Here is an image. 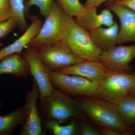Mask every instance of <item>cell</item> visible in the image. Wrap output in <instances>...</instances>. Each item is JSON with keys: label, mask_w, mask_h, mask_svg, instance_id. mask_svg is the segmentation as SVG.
<instances>
[{"label": "cell", "mask_w": 135, "mask_h": 135, "mask_svg": "<svg viewBox=\"0 0 135 135\" xmlns=\"http://www.w3.org/2000/svg\"><path fill=\"white\" fill-rule=\"evenodd\" d=\"M80 109L101 127L117 131L123 135L133 134L132 128L126 126L116 105L96 97L79 99Z\"/></svg>", "instance_id": "obj_1"}, {"label": "cell", "mask_w": 135, "mask_h": 135, "mask_svg": "<svg viewBox=\"0 0 135 135\" xmlns=\"http://www.w3.org/2000/svg\"><path fill=\"white\" fill-rule=\"evenodd\" d=\"M135 85L133 74L108 70L98 83L95 97L116 104L129 94Z\"/></svg>", "instance_id": "obj_2"}, {"label": "cell", "mask_w": 135, "mask_h": 135, "mask_svg": "<svg viewBox=\"0 0 135 135\" xmlns=\"http://www.w3.org/2000/svg\"><path fill=\"white\" fill-rule=\"evenodd\" d=\"M62 40L75 55L85 60H99L102 51L95 45L89 32L77 24L69 16Z\"/></svg>", "instance_id": "obj_3"}, {"label": "cell", "mask_w": 135, "mask_h": 135, "mask_svg": "<svg viewBox=\"0 0 135 135\" xmlns=\"http://www.w3.org/2000/svg\"><path fill=\"white\" fill-rule=\"evenodd\" d=\"M69 16L58 3L54 2L38 33L28 45L46 46L62 41Z\"/></svg>", "instance_id": "obj_4"}, {"label": "cell", "mask_w": 135, "mask_h": 135, "mask_svg": "<svg viewBox=\"0 0 135 135\" xmlns=\"http://www.w3.org/2000/svg\"><path fill=\"white\" fill-rule=\"evenodd\" d=\"M41 101L47 120L62 123L70 118L80 117L79 104L55 88Z\"/></svg>", "instance_id": "obj_5"}, {"label": "cell", "mask_w": 135, "mask_h": 135, "mask_svg": "<svg viewBox=\"0 0 135 135\" xmlns=\"http://www.w3.org/2000/svg\"><path fill=\"white\" fill-rule=\"evenodd\" d=\"M33 47L41 60L52 71H59L84 60L75 55L62 40L51 45Z\"/></svg>", "instance_id": "obj_6"}, {"label": "cell", "mask_w": 135, "mask_h": 135, "mask_svg": "<svg viewBox=\"0 0 135 135\" xmlns=\"http://www.w3.org/2000/svg\"><path fill=\"white\" fill-rule=\"evenodd\" d=\"M50 78L54 88L68 94L84 97H95L99 83L57 71H50Z\"/></svg>", "instance_id": "obj_7"}, {"label": "cell", "mask_w": 135, "mask_h": 135, "mask_svg": "<svg viewBox=\"0 0 135 135\" xmlns=\"http://www.w3.org/2000/svg\"><path fill=\"white\" fill-rule=\"evenodd\" d=\"M27 46L22 55L28 63L30 74L38 86L40 98L42 100L49 95L54 89L50 78V70L41 60L35 48Z\"/></svg>", "instance_id": "obj_8"}, {"label": "cell", "mask_w": 135, "mask_h": 135, "mask_svg": "<svg viewBox=\"0 0 135 135\" xmlns=\"http://www.w3.org/2000/svg\"><path fill=\"white\" fill-rule=\"evenodd\" d=\"M39 98H40V91L35 81L33 79L31 89L27 92L26 96L24 105L26 117L19 135L43 134L41 119L39 114L37 104Z\"/></svg>", "instance_id": "obj_9"}, {"label": "cell", "mask_w": 135, "mask_h": 135, "mask_svg": "<svg viewBox=\"0 0 135 135\" xmlns=\"http://www.w3.org/2000/svg\"><path fill=\"white\" fill-rule=\"evenodd\" d=\"M135 58V44L128 46H115L102 51L99 60L108 70L129 73L130 63Z\"/></svg>", "instance_id": "obj_10"}, {"label": "cell", "mask_w": 135, "mask_h": 135, "mask_svg": "<svg viewBox=\"0 0 135 135\" xmlns=\"http://www.w3.org/2000/svg\"><path fill=\"white\" fill-rule=\"evenodd\" d=\"M107 7L118 17L120 22L118 44L135 42V12L116 2H109Z\"/></svg>", "instance_id": "obj_11"}, {"label": "cell", "mask_w": 135, "mask_h": 135, "mask_svg": "<svg viewBox=\"0 0 135 135\" xmlns=\"http://www.w3.org/2000/svg\"><path fill=\"white\" fill-rule=\"evenodd\" d=\"M108 70L99 60H84L57 71L67 75L80 76L92 81L99 82Z\"/></svg>", "instance_id": "obj_12"}, {"label": "cell", "mask_w": 135, "mask_h": 135, "mask_svg": "<svg viewBox=\"0 0 135 135\" xmlns=\"http://www.w3.org/2000/svg\"><path fill=\"white\" fill-rule=\"evenodd\" d=\"M30 18L31 23L23 34L13 43L1 50L0 60L10 55L22 53L24 48L28 46L38 33L43 24L42 21L37 16H32Z\"/></svg>", "instance_id": "obj_13"}, {"label": "cell", "mask_w": 135, "mask_h": 135, "mask_svg": "<svg viewBox=\"0 0 135 135\" xmlns=\"http://www.w3.org/2000/svg\"><path fill=\"white\" fill-rule=\"evenodd\" d=\"M97 8L87 9L86 11L82 16L75 18L77 24L86 29L90 31L101 27L103 26L110 27L115 23L113 15L108 8L102 10L100 14L97 12Z\"/></svg>", "instance_id": "obj_14"}, {"label": "cell", "mask_w": 135, "mask_h": 135, "mask_svg": "<svg viewBox=\"0 0 135 135\" xmlns=\"http://www.w3.org/2000/svg\"><path fill=\"white\" fill-rule=\"evenodd\" d=\"M119 25L116 22L106 28L102 27L89 31L92 41L102 51L107 50L118 44Z\"/></svg>", "instance_id": "obj_15"}, {"label": "cell", "mask_w": 135, "mask_h": 135, "mask_svg": "<svg viewBox=\"0 0 135 135\" xmlns=\"http://www.w3.org/2000/svg\"><path fill=\"white\" fill-rule=\"evenodd\" d=\"M0 61V75L11 74L20 77H27L30 74L28 63L21 53L10 55Z\"/></svg>", "instance_id": "obj_16"}, {"label": "cell", "mask_w": 135, "mask_h": 135, "mask_svg": "<svg viewBox=\"0 0 135 135\" xmlns=\"http://www.w3.org/2000/svg\"><path fill=\"white\" fill-rule=\"evenodd\" d=\"M26 117L25 105L6 115L0 116V135L12 134L17 126L19 124L23 125Z\"/></svg>", "instance_id": "obj_17"}, {"label": "cell", "mask_w": 135, "mask_h": 135, "mask_svg": "<svg viewBox=\"0 0 135 135\" xmlns=\"http://www.w3.org/2000/svg\"><path fill=\"white\" fill-rule=\"evenodd\" d=\"M115 105L126 126L133 127L135 125V95L128 94Z\"/></svg>", "instance_id": "obj_18"}, {"label": "cell", "mask_w": 135, "mask_h": 135, "mask_svg": "<svg viewBox=\"0 0 135 135\" xmlns=\"http://www.w3.org/2000/svg\"><path fill=\"white\" fill-rule=\"evenodd\" d=\"M9 1L12 18L16 20L17 26L21 31H25L29 26L25 18L24 0H9Z\"/></svg>", "instance_id": "obj_19"}, {"label": "cell", "mask_w": 135, "mask_h": 135, "mask_svg": "<svg viewBox=\"0 0 135 135\" xmlns=\"http://www.w3.org/2000/svg\"><path fill=\"white\" fill-rule=\"evenodd\" d=\"M60 7L70 16L78 18L82 16L86 11L85 5L79 0H56Z\"/></svg>", "instance_id": "obj_20"}, {"label": "cell", "mask_w": 135, "mask_h": 135, "mask_svg": "<svg viewBox=\"0 0 135 135\" xmlns=\"http://www.w3.org/2000/svg\"><path fill=\"white\" fill-rule=\"evenodd\" d=\"M44 124L55 135H73L76 132V125L74 121H72L67 126H62L56 121L46 120Z\"/></svg>", "instance_id": "obj_21"}, {"label": "cell", "mask_w": 135, "mask_h": 135, "mask_svg": "<svg viewBox=\"0 0 135 135\" xmlns=\"http://www.w3.org/2000/svg\"><path fill=\"white\" fill-rule=\"evenodd\" d=\"M55 0H27L25 3L26 16L29 14L30 8L36 6L40 9V14L46 17L50 11Z\"/></svg>", "instance_id": "obj_22"}, {"label": "cell", "mask_w": 135, "mask_h": 135, "mask_svg": "<svg viewBox=\"0 0 135 135\" xmlns=\"http://www.w3.org/2000/svg\"><path fill=\"white\" fill-rule=\"evenodd\" d=\"M17 26L16 22L13 18L0 22V39L12 31Z\"/></svg>", "instance_id": "obj_23"}, {"label": "cell", "mask_w": 135, "mask_h": 135, "mask_svg": "<svg viewBox=\"0 0 135 135\" xmlns=\"http://www.w3.org/2000/svg\"><path fill=\"white\" fill-rule=\"evenodd\" d=\"M12 18L9 0H0V22Z\"/></svg>", "instance_id": "obj_24"}, {"label": "cell", "mask_w": 135, "mask_h": 135, "mask_svg": "<svg viewBox=\"0 0 135 135\" xmlns=\"http://www.w3.org/2000/svg\"><path fill=\"white\" fill-rule=\"evenodd\" d=\"M80 135H100L99 131H98L94 128L84 121H81Z\"/></svg>", "instance_id": "obj_25"}, {"label": "cell", "mask_w": 135, "mask_h": 135, "mask_svg": "<svg viewBox=\"0 0 135 135\" xmlns=\"http://www.w3.org/2000/svg\"><path fill=\"white\" fill-rule=\"evenodd\" d=\"M119 0H86L84 5L86 9L95 7L97 8L101 5L102 3L105 2H116Z\"/></svg>", "instance_id": "obj_26"}, {"label": "cell", "mask_w": 135, "mask_h": 135, "mask_svg": "<svg viewBox=\"0 0 135 135\" xmlns=\"http://www.w3.org/2000/svg\"><path fill=\"white\" fill-rule=\"evenodd\" d=\"M101 134L104 135H124L122 133L112 129L101 127L99 130Z\"/></svg>", "instance_id": "obj_27"}, {"label": "cell", "mask_w": 135, "mask_h": 135, "mask_svg": "<svg viewBox=\"0 0 135 135\" xmlns=\"http://www.w3.org/2000/svg\"><path fill=\"white\" fill-rule=\"evenodd\" d=\"M116 2L126 6L135 12V0H119Z\"/></svg>", "instance_id": "obj_28"}, {"label": "cell", "mask_w": 135, "mask_h": 135, "mask_svg": "<svg viewBox=\"0 0 135 135\" xmlns=\"http://www.w3.org/2000/svg\"><path fill=\"white\" fill-rule=\"evenodd\" d=\"M129 94H132V95H135V85L133 89H132V90L129 92Z\"/></svg>", "instance_id": "obj_29"}, {"label": "cell", "mask_w": 135, "mask_h": 135, "mask_svg": "<svg viewBox=\"0 0 135 135\" xmlns=\"http://www.w3.org/2000/svg\"><path fill=\"white\" fill-rule=\"evenodd\" d=\"M133 134H135V125L132 128Z\"/></svg>", "instance_id": "obj_30"}, {"label": "cell", "mask_w": 135, "mask_h": 135, "mask_svg": "<svg viewBox=\"0 0 135 135\" xmlns=\"http://www.w3.org/2000/svg\"><path fill=\"white\" fill-rule=\"evenodd\" d=\"M2 107V103L1 101H0V109Z\"/></svg>", "instance_id": "obj_31"}, {"label": "cell", "mask_w": 135, "mask_h": 135, "mask_svg": "<svg viewBox=\"0 0 135 135\" xmlns=\"http://www.w3.org/2000/svg\"><path fill=\"white\" fill-rule=\"evenodd\" d=\"M133 74V75H134V76H135V73H134V74Z\"/></svg>", "instance_id": "obj_32"}]
</instances>
